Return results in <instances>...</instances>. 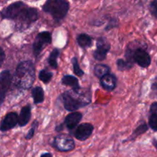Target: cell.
Segmentation results:
<instances>
[{"mask_svg":"<svg viewBox=\"0 0 157 157\" xmlns=\"http://www.w3.org/2000/svg\"><path fill=\"white\" fill-rule=\"evenodd\" d=\"M35 78V69L32 61H22L18 65L15 75V84L24 90L29 89L33 84Z\"/></svg>","mask_w":157,"mask_h":157,"instance_id":"1","label":"cell"},{"mask_svg":"<svg viewBox=\"0 0 157 157\" xmlns=\"http://www.w3.org/2000/svg\"><path fill=\"white\" fill-rule=\"evenodd\" d=\"M64 92L61 95L64 108L68 111H75L81 107L87 106L91 101L90 91L81 92L80 90L77 91Z\"/></svg>","mask_w":157,"mask_h":157,"instance_id":"2","label":"cell"},{"mask_svg":"<svg viewBox=\"0 0 157 157\" xmlns=\"http://www.w3.org/2000/svg\"><path fill=\"white\" fill-rule=\"evenodd\" d=\"M43 10L50 14L57 21L62 20L69 10V3L65 0H48L43 6Z\"/></svg>","mask_w":157,"mask_h":157,"instance_id":"3","label":"cell"},{"mask_svg":"<svg viewBox=\"0 0 157 157\" xmlns=\"http://www.w3.org/2000/svg\"><path fill=\"white\" fill-rule=\"evenodd\" d=\"M38 18V12L36 9L35 8H29L26 7L21 14L18 17L17 19L19 21L20 25H21V29H24V26L26 25V28L31 24V23L34 22L36 21Z\"/></svg>","mask_w":157,"mask_h":157,"instance_id":"4","label":"cell"},{"mask_svg":"<svg viewBox=\"0 0 157 157\" xmlns=\"http://www.w3.org/2000/svg\"><path fill=\"white\" fill-rule=\"evenodd\" d=\"M27 7L22 2H17L9 5L8 7L3 9L1 12V15L3 18L8 19H17L21 12Z\"/></svg>","mask_w":157,"mask_h":157,"instance_id":"5","label":"cell"},{"mask_svg":"<svg viewBox=\"0 0 157 157\" xmlns=\"http://www.w3.org/2000/svg\"><path fill=\"white\" fill-rule=\"evenodd\" d=\"M52 42V35L48 32H43L37 35L33 44V52L35 56H38L44 46Z\"/></svg>","mask_w":157,"mask_h":157,"instance_id":"6","label":"cell"},{"mask_svg":"<svg viewBox=\"0 0 157 157\" xmlns=\"http://www.w3.org/2000/svg\"><path fill=\"white\" fill-rule=\"evenodd\" d=\"M53 145L59 151L67 152L75 148V141L69 136L61 135L55 138Z\"/></svg>","mask_w":157,"mask_h":157,"instance_id":"7","label":"cell"},{"mask_svg":"<svg viewBox=\"0 0 157 157\" xmlns=\"http://www.w3.org/2000/svg\"><path fill=\"white\" fill-rule=\"evenodd\" d=\"M110 48V45L107 39L103 37L99 38L97 41V49L94 52V57L98 61H103L106 58Z\"/></svg>","mask_w":157,"mask_h":157,"instance_id":"8","label":"cell"},{"mask_svg":"<svg viewBox=\"0 0 157 157\" xmlns=\"http://www.w3.org/2000/svg\"><path fill=\"white\" fill-rule=\"evenodd\" d=\"M12 76L9 71H4L0 74V105L4 101L6 92L10 87Z\"/></svg>","mask_w":157,"mask_h":157,"instance_id":"9","label":"cell"},{"mask_svg":"<svg viewBox=\"0 0 157 157\" xmlns=\"http://www.w3.org/2000/svg\"><path fill=\"white\" fill-rule=\"evenodd\" d=\"M133 58L134 62L144 68L148 67L151 64L150 55L142 48H137L133 52Z\"/></svg>","mask_w":157,"mask_h":157,"instance_id":"10","label":"cell"},{"mask_svg":"<svg viewBox=\"0 0 157 157\" xmlns=\"http://www.w3.org/2000/svg\"><path fill=\"white\" fill-rule=\"evenodd\" d=\"M94 130V127L92 124L86 123L78 126L75 131V136L78 140L84 141L88 139L92 134Z\"/></svg>","mask_w":157,"mask_h":157,"instance_id":"11","label":"cell"},{"mask_svg":"<svg viewBox=\"0 0 157 157\" xmlns=\"http://www.w3.org/2000/svg\"><path fill=\"white\" fill-rule=\"evenodd\" d=\"M18 124V117L15 113H9L5 117L2 121L0 130L2 131H7L15 127Z\"/></svg>","mask_w":157,"mask_h":157,"instance_id":"12","label":"cell"},{"mask_svg":"<svg viewBox=\"0 0 157 157\" xmlns=\"http://www.w3.org/2000/svg\"><path fill=\"white\" fill-rule=\"evenodd\" d=\"M81 119H82V114L81 113L72 112L71 113L66 117L64 120V124L68 130H74L78 125Z\"/></svg>","mask_w":157,"mask_h":157,"instance_id":"13","label":"cell"},{"mask_svg":"<svg viewBox=\"0 0 157 157\" xmlns=\"http://www.w3.org/2000/svg\"><path fill=\"white\" fill-rule=\"evenodd\" d=\"M101 84L105 90H113L116 87L117 85V78L114 75L108 74L106 76L101 78Z\"/></svg>","mask_w":157,"mask_h":157,"instance_id":"14","label":"cell"},{"mask_svg":"<svg viewBox=\"0 0 157 157\" xmlns=\"http://www.w3.org/2000/svg\"><path fill=\"white\" fill-rule=\"evenodd\" d=\"M31 118V107L30 106H25L23 107L18 117V124L20 127L27 125Z\"/></svg>","mask_w":157,"mask_h":157,"instance_id":"15","label":"cell"},{"mask_svg":"<svg viewBox=\"0 0 157 157\" xmlns=\"http://www.w3.org/2000/svg\"><path fill=\"white\" fill-rule=\"evenodd\" d=\"M61 83L64 85L71 87L74 91H77V90H80L79 82H78V80L75 77L71 76V75H65V76L63 77L62 80H61Z\"/></svg>","mask_w":157,"mask_h":157,"instance_id":"16","label":"cell"},{"mask_svg":"<svg viewBox=\"0 0 157 157\" xmlns=\"http://www.w3.org/2000/svg\"><path fill=\"white\" fill-rule=\"evenodd\" d=\"M32 94L34 100V103L35 104H40V103H42L44 101V90L41 87H35L32 90Z\"/></svg>","mask_w":157,"mask_h":157,"instance_id":"17","label":"cell"},{"mask_svg":"<svg viewBox=\"0 0 157 157\" xmlns=\"http://www.w3.org/2000/svg\"><path fill=\"white\" fill-rule=\"evenodd\" d=\"M94 71V75L97 77H98L100 78H102L103 77L108 75L109 71H110V67L107 65H106V64H97L95 66Z\"/></svg>","mask_w":157,"mask_h":157,"instance_id":"18","label":"cell"},{"mask_svg":"<svg viewBox=\"0 0 157 157\" xmlns=\"http://www.w3.org/2000/svg\"><path fill=\"white\" fill-rule=\"evenodd\" d=\"M78 43L81 47L88 48L92 44V38L86 34H81L78 37Z\"/></svg>","mask_w":157,"mask_h":157,"instance_id":"19","label":"cell"},{"mask_svg":"<svg viewBox=\"0 0 157 157\" xmlns=\"http://www.w3.org/2000/svg\"><path fill=\"white\" fill-rule=\"evenodd\" d=\"M60 52L58 49L55 48L54 49L52 52V53L49 55V58L48 59L49 64H50L51 67L54 69H56L58 67V63H57V58L59 56Z\"/></svg>","mask_w":157,"mask_h":157,"instance_id":"20","label":"cell"},{"mask_svg":"<svg viewBox=\"0 0 157 157\" xmlns=\"http://www.w3.org/2000/svg\"><path fill=\"white\" fill-rule=\"evenodd\" d=\"M38 78L42 82H44V84H47V83L50 82V81L52 80V74L46 70H42L40 71Z\"/></svg>","mask_w":157,"mask_h":157,"instance_id":"21","label":"cell"},{"mask_svg":"<svg viewBox=\"0 0 157 157\" xmlns=\"http://www.w3.org/2000/svg\"><path fill=\"white\" fill-rule=\"evenodd\" d=\"M72 64H73V70H74V73L75 74L78 76L81 77L83 75H84V71L81 69L80 67L79 64H78V59L76 58H72Z\"/></svg>","mask_w":157,"mask_h":157,"instance_id":"22","label":"cell"},{"mask_svg":"<svg viewBox=\"0 0 157 157\" xmlns=\"http://www.w3.org/2000/svg\"><path fill=\"white\" fill-rule=\"evenodd\" d=\"M147 130H148V127H147V124H141V125H140L139 127H138L135 130V131L133 132V139H135L136 136H140V135L144 134V133H146Z\"/></svg>","mask_w":157,"mask_h":157,"instance_id":"23","label":"cell"},{"mask_svg":"<svg viewBox=\"0 0 157 157\" xmlns=\"http://www.w3.org/2000/svg\"><path fill=\"white\" fill-rule=\"evenodd\" d=\"M149 126L153 131H157V113L150 114L149 117Z\"/></svg>","mask_w":157,"mask_h":157,"instance_id":"24","label":"cell"},{"mask_svg":"<svg viewBox=\"0 0 157 157\" xmlns=\"http://www.w3.org/2000/svg\"><path fill=\"white\" fill-rule=\"evenodd\" d=\"M117 64L118 69H119L120 71H125V70H127V69L131 68L132 67V66L130 65V64H129L127 61H124V60L122 59L117 60Z\"/></svg>","mask_w":157,"mask_h":157,"instance_id":"25","label":"cell"},{"mask_svg":"<svg viewBox=\"0 0 157 157\" xmlns=\"http://www.w3.org/2000/svg\"><path fill=\"white\" fill-rule=\"evenodd\" d=\"M150 11L152 15L157 18V0H154L150 3Z\"/></svg>","mask_w":157,"mask_h":157,"instance_id":"26","label":"cell"},{"mask_svg":"<svg viewBox=\"0 0 157 157\" xmlns=\"http://www.w3.org/2000/svg\"><path fill=\"white\" fill-rule=\"evenodd\" d=\"M35 127H32V128H31V130L29 131V133H27V135H26L25 139H26V140H30V139H32V138L33 137L34 134H35Z\"/></svg>","mask_w":157,"mask_h":157,"instance_id":"27","label":"cell"},{"mask_svg":"<svg viewBox=\"0 0 157 157\" xmlns=\"http://www.w3.org/2000/svg\"><path fill=\"white\" fill-rule=\"evenodd\" d=\"M157 113V102H154L150 106V113Z\"/></svg>","mask_w":157,"mask_h":157,"instance_id":"28","label":"cell"},{"mask_svg":"<svg viewBox=\"0 0 157 157\" xmlns=\"http://www.w3.org/2000/svg\"><path fill=\"white\" fill-rule=\"evenodd\" d=\"M5 59V52L3 51V49L2 48H0V67L2 64L3 61H4Z\"/></svg>","mask_w":157,"mask_h":157,"instance_id":"29","label":"cell"},{"mask_svg":"<svg viewBox=\"0 0 157 157\" xmlns=\"http://www.w3.org/2000/svg\"><path fill=\"white\" fill-rule=\"evenodd\" d=\"M41 157H52V155L49 153H44L43 155H41Z\"/></svg>","mask_w":157,"mask_h":157,"instance_id":"30","label":"cell"},{"mask_svg":"<svg viewBox=\"0 0 157 157\" xmlns=\"http://www.w3.org/2000/svg\"><path fill=\"white\" fill-rule=\"evenodd\" d=\"M152 88H153V90H157V82L154 83V84L152 85Z\"/></svg>","mask_w":157,"mask_h":157,"instance_id":"31","label":"cell"},{"mask_svg":"<svg viewBox=\"0 0 157 157\" xmlns=\"http://www.w3.org/2000/svg\"><path fill=\"white\" fill-rule=\"evenodd\" d=\"M153 144L154 145V147H156V149L157 150V139H154L153 141Z\"/></svg>","mask_w":157,"mask_h":157,"instance_id":"32","label":"cell"}]
</instances>
